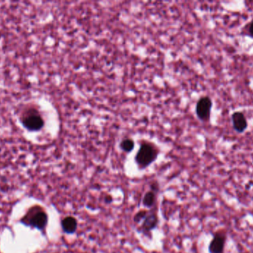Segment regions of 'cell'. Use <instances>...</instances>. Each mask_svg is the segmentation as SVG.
<instances>
[{"label":"cell","mask_w":253,"mask_h":253,"mask_svg":"<svg viewBox=\"0 0 253 253\" xmlns=\"http://www.w3.org/2000/svg\"><path fill=\"white\" fill-rule=\"evenodd\" d=\"M48 215L44 208L36 204L31 206L19 222L25 227L36 229L42 233H44L48 224Z\"/></svg>","instance_id":"6da1fadb"},{"label":"cell","mask_w":253,"mask_h":253,"mask_svg":"<svg viewBox=\"0 0 253 253\" xmlns=\"http://www.w3.org/2000/svg\"><path fill=\"white\" fill-rule=\"evenodd\" d=\"M159 150L154 144L143 142L135 157V163L140 169H146L157 159Z\"/></svg>","instance_id":"7a4b0ae2"},{"label":"cell","mask_w":253,"mask_h":253,"mask_svg":"<svg viewBox=\"0 0 253 253\" xmlns=\"http://www.w3.org/2000/svg\"><path fill=\"white\" fill-rule=\"evenodd\" d=\"M20 121L25 129L29 132H39L44 126L43 117L40 111L34 108H29L22 113Z\"/></svg>","instance_id":"3957f363"},{"label":"cell","mask_w":253,"mask_h":253,"mask_svg":"<svg viewBox=\"0 0 253 253\" xmlns=\"http://www.w3.org/2000/svg\"><path fill=\"white\" fill-rule=\"evenodd\" d=\"M159 223L157 210H156V207H155L149 210L147 216L141 222V226L137 228V232L148 239H151L152 232L156 229Z\"/></svg>","instance_id":"277c9868"},{"label":"cell","mask_w":253,"mask_h":253,"mask_svg":"<svg viewBox=\"0 0 253 253\" xmlns=\"http://www.w3.org/2000/svg\"><path fill=\"white\" fill-rule=\"evenodd\" d=\"M212 106V100L209 97H202L199 100L196 104V112L199 120L203 122L209 121Z\"/></svg>","instance_id":"5b68a950"},{"label":"cell","mask_w":253,"mask_h":253,"mask_svg":"<svg viewBox=\"0 0 253 253\" xmlns=\"http://www.w3.org/2000/svg\"><path fill=\"white\" fill-rule=\"evenodd\" d=\"M159 186L157 182L153 183L150 185V189L149 191L144 195L142 199V204L144 207L147 209H153L156 207V202H157V195L159 193Z\"/></svg>","instance_id":"8992f818"},{"label":"cell","mask_w":253,"mask_h":253,"mask_svg":"<svg viewBox=\"0 0 253 253\" xmlns=\"http://www.w3.org/2000/svg\"><path fill=\"white\" fill-rule=\"evenodd\" d=\"M226 234L218 232L214 235L209 245L210 253H224L226 244Z\"/></svg>","instance_id":"52a82bcc"},{"label":"cell","mask_w":253,"mask_h":253,"mask_svg":"<svg viewBox=\"0 0 253 253\" xmlns=\"http://www.w3.org/2000/svg\"><path fill=\"white\" fill-rule=\"evenodd\" d=\"M232 122L235 131L238 133H243L248 129V120L242 111H236L233 113L232 114Z\"/></svg>","instance_id":"ba28073f"},{"label":"cell","mask_w":253,"mask_h":253,"mask_svg":"<svg viewBox=\"0 0 253 253\" xmlns=\"http://www.w3.org/2000/svg\"><path fill=\"white\" fill-rule=\"evenodd\" d=\"M62 231L67 235H73L78 229V221L74 217L66 216L61 221Z\"/></svg>","instance_id":"9c48e42d"},{"label":"cell","mask_w":253,"mask_h":253,"mask_svg":"<svg viewBox=\"0 0 253 253\" xmlns=\"http://www.w3.org/2000/svg\"><path fill=\"white\" fill-rule=\"evenodd\" d=\"M120 147H121L122 150L126 152H130L134 149V141L129 138H126L122 141Z\"/></svg>","instance_id":"30bf717a"},{"label":"cell","mask_w":253,"mask_h":253,"mask_svg":"<svg viewBox=\"0 0 253 253\" xmlns=\"http://www.w3.org/2000/svg\"><path fill=\"white\" fill-rule=\"evenodd\" d=\"M149 210H146V209H141L135 213V215L133 217V222L135 224H140L142 222L143 220L147 216V213H148Z\"/></svg>","instance_id":"8fae6325"},{"label":"cell","mask_w":253,"mask_h":253,"mask_svg":"<svg viewBox=\"0 0 253 253\" xmlns=\"http://www.w3.org/2000/svg\"><path fill=\"white\" fill-rule=\"evenodd\" d=\"M247 32H248V35L253 39V19L248 24Z\"/></svg>","instance_id":"7c38bea8"},{"label":"cell","mask_w":253,"mask_h":253,"mask_svg":"<svg viewBox=\"0 0 253 253\" xmlns=\"http://www.w3.org/2000/svg\"><path fill=\"white\" fill-rule=\"evenodd\" d=\"M104 201H105V203L110 204V203H112L114 199H113V197L111 195H107V196H105V197L104 198Z\"/></svg>","instance_id":"4fadbf2b"}]
</instances>
